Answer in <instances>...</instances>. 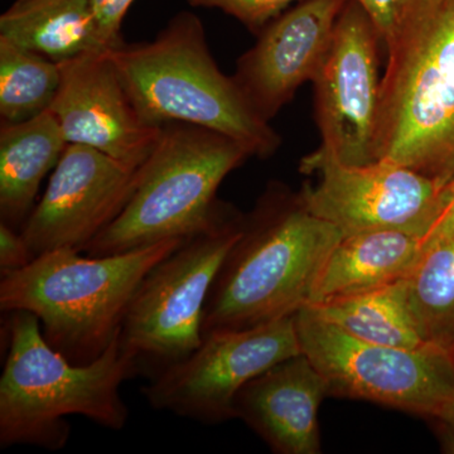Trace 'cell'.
<instances>
[{
    "mask_svg": "<svg viewBox=\"0 0 454 454\" xmlns=\"http://www.w3.org/2000/svg\"><path fill=\"white\" fill-rule=\"evenodd\" d=\"M8 354L0 378V446L29 444L62 450L70 438L68 415H82L110 430H121L129 411L121 395L133 378L119 333L100 357L74 365L51 348L33 313H9Z\"/></svg>",
    "mask_w": 454,
    "mask_h": 454,
    "instance_id": "6da1fadb",
    "label": "cell"
},
{
    "mask_svg": "<svg viewBox=\"0 0 454 454\" xmlns=\"http://www.w3.org/2000/svg\"><path fill=\"white\" fill-rule=\"evenodd\" d=\"M342 232L306 210L300 197L265 196L212 283L202 337L294 315Z\"/></svg>",
    "mask_w": 454,
    "mask_h": 454,
    "instance_id": "7a4b0ae2",
    "label": "cell"
},
{
    "mask_svg": "<svg viewBox=\"0 0 454 454\" xmlns=\"http://www.w3.org/2000/svg\"><path fill=\"white\" fill-rule=\"evenodd\" d=\"M184 239L109 256H82L74 249L42 254L2 273L0 309L33 313L51 348L74 365H88L121 331L143 278Z\"/></svg>",
    "mask_w": 454,
    "mask_h": 454,
    "instance_id": "3957f363",
    "label": "cell"
},
{
    "mask_svg": "<svg viewBox=\"0 0 454 454\" xmlns=\"http://www.w3.org/2000/svg\"><path fill=\"white\" fill-rule=\"evenodd\" d=\"M137 112L148 124L187 122L223 134L250 155L269 157L279 137L212 59L200 18L181 12L153 41L106 51Z\"/></svg>",
    "mask_w": 454,
    "mask_h": 454,
    "instance_id": "277c9868",
    "label": "cell"
},
{
    "mask_svg": "<svg viewBox=\"0 0 454 454\" xmlns=\"http://www.w3.org/2000/svg\"><path fill=\"white\" fill-rule=\"evenodd\" d=\"M385 41L376 160L438 179L454 145V0H409Z\"/></svg>",
    "mask_w": 454,
    "mask_h": 454,
    "instance_id": "5b68a950",
    "label": "cell"
},
{
    "mask_svg": "<svg viewBox=\"0 0 454 454\" xmlns=\"http://www.w3.org/2000/svg\"><path fill=\"white\" fill-rule=\"evenodd\" d=\"M249 155L216 131L167 122L154 151L137 172L129 200L83 252L115 255L195 234L219 210L216 193L223 179Z\"/></svg>",
    "mask_w": 454,
    "mask_h": 454,
    "instance_id": "8992f818",
    "label": "cell"
},
{
    "mask_svg": "<svg viewBox=\"0 0 454 454\" xmlns=\"http://www.w3.org/2000/svg\"><path fill=\"white\" fill-rule=\"evenodd\" d=\"M244 223L220 206L207 225L187 236L143 278L119 331L134 376L151 380L201 345L208 292L243 235Z\"/></svg>",
    "mask_w": 454,
    "mask_h": 454,
    "instance_id": "52a82bcc",
    "label": "cell"
},
{
    "mask_svg": "<svg viewBox=\"0 0 454 454\" xmlns=\"http://www.w3.org/2000/svg\"><path fill=\"white\" fill-rule=\"evenodd\" d=\"M301 354L328 396L367 400L433 418L454 399V349L428 343L396 348L357 339L303 306L294 313Z\"/></svg>",
    "mask_w": 454,
    "mask_h": 454,
    "instance_id": "ba28073f",
    "label": "cell"
},
{
    "mask_svg": "<svg viewBox=\"0 0 454 454\" xmlns=\"http://www.w3.org/2000/svg\"><path fill=\"white\" fill-rule=\"evenodd\" d=\"M301 354L294 315L205 334L184 360L142 387L155 411L205 424L235 419L239 391L260 373Z\"/></svg>",
    "mask_w": 454,
    "mask_h": 454,
    "instance_id": "9c48e42d",
    "label": "cell"
},
{
    "mask_svg": "<svg viewBox=\"0 0 454 454\" xmlns=\"http://www.w3.org/2000/svg\"><path fill=\"white\" fill-rule=\"evenodd\" d=\"M301 172L317 176L315 184L304 186L301 202L343 236L406 230L422 241L443 188L437 178L387 160L340 162L324 146L301 160Z\"/></svg>",
    "mask_w": 454,
    "mask_h": 454,
    "instance_id": "30bf717a",
    "label": "cell"
},
{
    "mask_svg": "<svg viewBox=\"0 0 454 454\" xmlns=\"http://www.w3.org/2000/svg\"><path fill=\"white\" fill-rule=\"evenodd\" d=\"M378 35L357 0H348L313 80L321 146L346 164L376 162L380 107Z\"/></svg>",
    "mask_w": 454,
    "mask_h": 454,
    "instance_id": "8fae6325",
    "label": "cell"
},
{
    "mask_svg": "<svg viewBox=\"0 0 454 454\" xmlns=\"http://www.w3.org/2000/svg\"><path fill=\"white\" fill-rule=\"evenodd\" d=\"M137 172L91 146L67 145L20 231L33 256L59 249L83 252L122 210Z\"/></svg>",
    "mask_w": 454,
    "mask_h": 454,
    "instance_id": "7c38bea8",
    "label": "cell"
},
{
    "mask_svg": "<svg viewBox=\"0 0 454 454\" xmlns=\"http://www.w3.org/2000/svg\"><path fill=\"white\" fill-rule=\"evenodd\" d=\"M59 67L61 85L50 110L67 145L91 146L129 168L142 167L162 127L137 112L106 51L59 62Z\"/></svg>",
    "mask_w": 454,
    "mask_h": 454,
    "instance_id": "4fadbf2b",
    "label": "cell"
},
{
    "mask_svg": "<svg viewBox=\"0 0 454 454\" xmlns=\"http://www.w3.org/2000/svg\"><path fill=\"white\" fill-rule=\"evenodd\" d=\"M348 0H304L277 18L238 62L235 82L264 121L315 80Z\"/></svg>",
    "mask_w": 454,
    "mask_h": 454,
    "instance_id": "5bb4252c",
    "label": "cell"
},
{
    "mask_svg": "<svg viewBox=\"0 0 454 454\" xmlns=\"http://www.w3.org/2000/svg\"><path fill=\"white\" fill-rule=\"evenodd\" d=\"M325 396L328 387L324 376L301 354L247 382L236 396V418L244 420L273 452L318 454V411Z\"/></svg>",
    "mask_w": 454,
    "mask_h": 454,
    "instance_id": "9a60e30c",
    "label": "cell"
},
{
    "mask_svg": "<svg viewBox=\"0 0 454 454\" xmlns=\"http://www.w3.org/2000/svg\"><path fill=\"white\" fill-rule=\"evenodd\" d=\"M420 255V235L413 231L375 230L343 236L319 270L307 304L404 279Z\"/></svg>",
    "mask_w": 454,
    "mask_h": 454,
    "instance_id": "2e32d148",
    "label": "cell"
},
{
    "mask_svg": "<svg viewBox=\"0 0 454 454\" xmlns=\"http://www.w3.org/2000/svg\"><path fill=\"white\" fill-rule=\"evenodd\" d=\"M67 140L51 110L0 128V216L5 225H25L42 181L64 154Z\"/></svg>",
    "mask_w": 454,
    "mask_h": 454,
    "instance_id": "e0dca14e",
    "label": "cell"
},
{
    "mask_svg": "<svg viewBox=\"0 0 454 454\" xmlns=\"http://www.w3.org/2000/svg\"><path fill=\"white\" fill-rule=\"evenodd\" d=\"M0 37L57 64L109 50L90 0H16L0 17Z\"/></svg>",
    "mask_w": 454,
    "mask_h": 454,
    "instance_id": "ac0fdd59",
    "label": "cell"
},
{
    "mask_svg": "<svg viewBox=\"0 0 454 454\" xmlns=\"http://www.w3.org/2000/svg\"><path fill=\"white\" fill-rule=\"evenodd\" d=\"M357 339L396 348H419L424 340L409 304L405 278L370 291L306 304Z\"/></svg>",
    "mask_w": 454,
    "mask_h": 454,
    "instance_id": "d6986e66",
    "label": "cell"
},
{
    "mask_svg": "<svg viewBox=\"0 0 454 454\" xmlns=\"http://www.w3.org/2000/svg\"><path fill=\"white\" fill-rule=\"evenodd\" d=\"M405 284L424 340L454 349V238L423 250Z\"/></svg>",
    "mask_w": 454,
    "mask_h": 454,
    "instance_id": "ffe728a7",
    "label": "cell"
},
{
    "mask_svg": "<svg viewBox=\"0 0 454 454\" xmlns=\"http://www.w3.org/2000/svg\"><path fill=\"white\" fill-rule=\"evenodd\" d=\"M59 85V64L0 37L2 122L17 124L47 112Z\"/></svg>",
    "mask_w": 454,
    "mask_h": 454,
    "instance_id": "44dd1931",
    "label": "cell"
},
{
    "mask_svg": "<svg viewBox=\"0 0 454 454\" xmlns=\"http://www.w3.org/2000/svg\"><path fill=\"white\" fill-rule=\"evenodd\" d=\"M297 0H188L196 8H215L240 20L250 29H259L276 20Z\"/></svg>",
    "mask_w": 454,
    "mask_h": 454,
    "instance_id": "7402d4cb",
    "label": "cell"
},
{
    "mask_svg": "<svg viewBox=\"0 0 454 454\" xmlns=\"http://www.w3.org/2000/svg\"><path fill=\"white\" fill-rule=\"evenodd\" d=\"M454 238V177L442 188L437 207L422 238V252Z\"/></svg>",
    "mask_w": 454,
    "mask_h": 454,
    "instance_id": "603a6c76",
    "label": "cell"
},
{
    "mask_svg": "<svg viewBox=\"0 0 454 454\" xmlns=\"http://www.w3.org/2000/svg\"><path fill=\"white\" fill-rule=\"evenodd\" d=\"M134 0H90L107 49L122 43L121 28Z\"/></svg>",
    "mask_w": 454,
    "mask_h": 454,
    "instance_id": "cb8c5ba5",
    "label": "cell"
},
{
    "mask_svg": "<svg viewBox=\"0 0 454 454\" xmlns=\"http://www.w3.org/2000/svg\"><path fill=\"white\" fill-rule=\"evenodd\" d=\"M35 259L25 238L17 234L16 229L0 223V271L18 270L25 268Z\"/></svg>",
    "mask_w": 454,
    "mask_h": 454,
    "instance_id": "d4e9b609",
    "label": "cell"
},
{
    "mask_svg": "<svg viewBox=\"0 0 454 454\" xmlns=\"http://www.w3.org/2000/svg\"><path fill=\"white\" fill-rule=\"evenodd\" d=\"M357 3L372 20L379 35L387 40L402 20L409 0H357Z\"/></svg>",
    "mask_w": 454,
    "mask_h": 454,
    "instance_id": "484cf974",
    "label": "cell"
},
{
    "mask_svg": "<svg viewBox=\"0 0 454 454\" xmlns=\"http://www.w3.org/2000/svg\"><path fill=\"white\" fill-rule=\"evenodd\" d=\"M435 420V428H437V435L439 442H441L442 450L447 453H454V427L450 424L442 422V420Z\"/></svg>",
    "mask_w": 454,
    "mask_h": 454,
    "instance_id": "4316f807",
    "label": "cell"
},
{
    "mask_svg": "<svg viewBox=\"0 0 454 454\" xmlns=\"http://www.w3.org/2000/svg\"><path fill=\"white\" fill-rule=\"evenodd\" d=\"M454 177V145L450 155H448L446 164H444L443 169H442L441 176L438 179L442 184H446L450 179Z\"/></svg>",
    "mask_w": 454,
    "mask_h": 454,
    "instance_id": "83f0119b",
    "label": "cell"
},
{
    "mask_svg": "<svg viewBox=\"0 0 454 454\" xmlns=\"http://www.w3.org/2000/svg\"><path fill=\"white\" fill-rule=\"evenodd\" d=\"M433 418L454 427V399L452 402H450L448 404L444 405L443 408H442L441 411H439L438 413L435 414ZM433 418H430V419H433Z\"/></svg>",
    "mask_w": 454,
    "mask_h": 454,
    "instance_id": "f1b7e54d",
    "label": "cell"
}]
</instances>
